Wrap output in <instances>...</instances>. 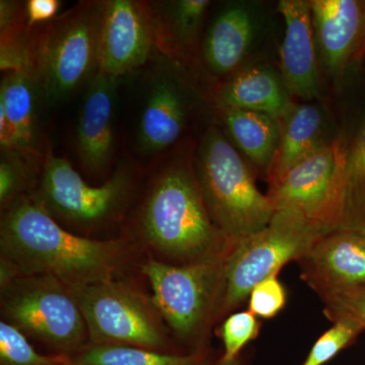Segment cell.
Instances as JSON below:
<instances>
[{"mask_svg": "<svg viewBox=\"0 0 365 365\" xmlns=\"http://www.w3.org/2000/svg\"><path fill=\"white\" fill-rule=\"evenodd\" d=\"M128 240H96L69 232L31 193L2 212L0 258L19 275H50L68 287L118 278L133 257Z\"/></svg>", "mask_w": 365, "mask_h": 365, "instance_id": "1", "label": "cell"}, {"mask_svg": "<svg viewBox=\"0 0 365 365\" xmlns=\"http://www.w3.org/2000/svg\"><path fill=\"white\" fill-rule=\"evenodd\" d=\"M136 230L150 256L167 263L201 260L232 246L208 215L194 169L181 160L163 168L151 182Z\"/></svg>", "mask_w": 365, "mask_h": 365, "instance_id": "2", "label": "cell"}, {"mask_svg": "<svg viewBox=\"0 0 365 365\" xmlns=\"http://www.w3.org/2000/svg\"><path fill=\"white\" fill-rule=\"evenodd\" d=\"M195 177L213 225L230 241L259 232L275 208L257 187L251 168L217 128L204 134L195 162Z\"/></svg>", "mask_w": 365, "mask_h": 365, "instance_id": "3", "label": "cell"}, {"mask_svg": "<svg viewBox=\"0 0 365 365\" xmlns=\"http://www.w3.org/2000/svg\"><path fill=\"white\" fill-rule=\"evenodd\" d=\"M103 1H81L33 38L32 73L50 104L68 98L98 71Z\"/></svg>", "mask_w": 365, "mask_h": 365, "instance_id": "4", "label": "cell"}, {"mask_svg": "<svg viewBox=\"0 0 365 365\" xmlns=\"http://www.w3.org/2000/svg\"><path fill=\"white\" fill-rule=\"evenodd\" d=\"M2 321L55 355L72 357L90 344L83 313L71 287L50 275H20L0 288Z\"/></svg>", "mask_w": 365, "mask_h": 365, "instance_id": "5", "label": "cell"}, {"mask_svg": "<svg viewBox=\"0 0 365 365\" xmlns=\"http://www.w3.org/2000/svg\"><path fill=\"white\" fill-rule=\"evenodd\" d=\"M228 252L182 264L148 256L141 264V273L153 290V304L182 342L198 341L208 322L217 314Z\"/></svg>", "mask_w": 365, "mask_h": 365, "instance_id": "6", "label": "cell"}, {"mask_svg": "<svg viewBox=\"0 0 365 365\" xmlns=\"http://www.w3.org/2000/svg\"><path fill=\"white\" fill-rule=\"evenodd\" d=\"M71 287L91 345L178 352L150 297L118 278Z\"/></svg>", "mask_w": 365, "mask_h": 365, "instance_id": "7", "label": "cell"}, {"mask_svg": "<svg viewBox=\"0 0 365 365\" xmlns=\"http://www.w3.org/2000/svg\"><path fill=\"white\" fill-rule=\"evenodd\" d=\"M321 235L302 216L276 210L259 232L232 242L225 259V283L217 314L239 306L262 281L299 261Z\"/></svg>", "mask_w": 365, "mask_h": 365, "instance_id": "8", "label": "cell"}, {"mask_svg": "<svg viewBox=\"0 0 365 365\" xmlns=\"http://www.w3.org/2000/svg\"><path fill=\"white\" fill-rule=\"evenodd\" d=\"M135 177L120 168L102 186H91L64 158L46 157L39 189L34 192L58 222L79 228L100 227L118 220L130 201Z\"/></svg>", "mask_w": 365, "mask_h": 365, "instance_id": "9", "label": "cell"}, {"mask_svg": "<svg viewBox=\"0 0 365 365\" xmlns=\"http://www.w3.org/2000/svg\"><path fill=\"white\" fill-rule=\"evenodd\" d=\"M347 141L336 137L289 170L267 195L276 210L297 213L321 237L339 230Z\"/></svg>", "mask_w": 365, "mask_h": 365, "instance_id": "10", "label": "cell"}, {"mask_svg": "<svg viewBox=\"0 0 365 365\" xmlns=\"http://www.w3.org/2000/svg\"><path fill=\"white\" fill-rule=\"evenodd\" d=\"M145 4L103 1L98 39V71L120 78L145 63L155 45Z\"/></svg>", "mask_w": 365, "mask_h": 365, "instance_id": "11", "label": "cell"}, {"mask_svg": "<svg viewBox=\"0 0 365 365\" xmlns=\"http://www.w3.org/2000/svg\"><path fill=\"white\" fill-rule=\"evenodd\" d=\"M299 262L302 278L319 295L365 285V234L339 230L323 235Z\"/></svg>", "mask_w": 365, "mask_h": 365, "instance_id": "12", "label": "cell"}, {"mask_svg": "<svg viewBox=\"0 0 365 365\" xmlns=\"http://www.w3.org/2000/svg\"><path fill=\"white\" fill-rule=\"evenodd\" d=\"M309 2L318 56L327 71L338 76L365 48V1Z\"/></svg>", "mask_w": 365, "mask_h": 365, "instance_id": "13", "label": "cell"}, {"mask_svg": "<svg viewBox=\"0 0 365 365\" xmlns=\"http://www.w3.org/2000/svg\"><path fill=\"white\" fill-rule=\"evenodd\" d=\"M278 9L285 24L280 50L281 78L292 95L314 100L319 95V78L309 2L281 0Z\"/></svg>", "mask_w": 365, "mask_h": 365, "instance_id": "14", "label": "cell"}, {"mask_svg": "<svg viewBox=\"0 0 365 365\" xmlns=\"http://www.w3.org/2000/svg\"><path fill=\"white\" fill-rule=\"evenodd\" d=\"M118 78L98 71L88 83L79 112L76 146L85 170L100 175L114 153V110Z\"/></svg>", "mask_w": 365, "mask_h": 365, "instance_id": "15", "label": "cell"}, {"mask_svg": "<svg viewBox=\"0 0 365 365\" xmlns=\"http://www.w3.org/2000/svg\"><path fill=\"white\" fill-rule=\"evenodd\" d=\"M153 78L137 129L139 148L148 155H157L177 143L189 113L188 95L176 74L162 68Z\"/></svg>", "mask_w": 365, "mask_h": 365, "instance_id": "16", "label": "cell"}, {"mask_svg": "<svg viewBox=\"0 0 365 365\" xmlns=\"http://www.w3.org/2000/svg\"><path fill=\"white\" fill-rule=\"evenodd\" d=\"M35 76L28 71H11L0 86L1 151L18 150L39 155L38 97Z\"/></svg>", "mask_w": 365, "mask_h": 365, "instance_id": "17", "label": "cell"}, {"mask_svg": "<svg viewBox=\"0 0 365 365\" xmlns=\"http://www.w3.org/2000/svg\"><path fill=\"white\" fill-rule=\"evenodd\" d=\"M282 121L279 144L267 173L269 189L295 165L331 143L327 138L326 117L319 106H294Z\"/></svg>", "mask_w": 365, "mask_h": 365, "instance_id": "18", "label": "cell"}, {"mask_svg": "<svg viewBox=\"0 0 365 365\" xmlns=\"http://www.w3.org/2000/svg\"><path fill=\"white\" fill-rule=\"evenodd\" d=\"M289 91L275 72L265 67L237 71L218 93V105L225 110H247L284 119L294 106Z\"/></svg>", "mask_w": 365, "mask_h": 365, "instance_id": "19", "label": "cell"}, {"mask_svg": "<svg viewBox=\"0 0 365 365\" xmlns=\"http://www.w3.org/2000/svg\"><path fill=\"white\" fill-rule=\"evenodd\" d=\"M253 20L245 7L223 9L209 28L204 42V59L220 76L232 73L248 52L253 39Z\"/></svg>", "mask_w": 365, "mask_h": 365, "instance_id": "20", "label": "cell"}, {"mask_svg": "<svg viewBox=\"0 0 365 365\" xmlns=\"http://www.w3.org/2000/svg\"><path fill=\"white\" fill-rule=\"evenodd\" d=\"M209 6L210 1L207 0H178L145 4L155 44L169 55L192 46Z\"/></svg>", "mask_w": 365, "mask_h": 365, "instance_id": "21", "label": "cell"}, {"mask_svg": "<svg viewBox=\"0 0 365 365\" xmlns=\"http://www.w3.org/2000/svg\"><path fill=\"white\" fill-rule=\"evenodd\" d=\"M225 126L234 145L267 175L281 135V121L263 113L225 110Z\"/></svg>", "mask_w": 365, "mask_h": 365, "instance_id": "22", "label": "cell"}, {"mask_svg": "<svg viewBox=\"0 0 365 365\" xmlns=\"http://www.w3.org/2000/svg\"><path fill=\"white\" fill-rule=\"evenodd\" d=\"M71 360L74 365H211L207 351L170 353L121 345L88 344Z\"/></svg>", "mask_w": 365, "mask_h": 365, "instance_id": "23", "label": "cell"}, {"mask_svg": "<svg viewBox=\"0 0 365 365\" xmlns=\"http://www.w3.org/2000/svg\"><path fill=\"white\" fill-rule=\"evenodd\" d=\"M339 230L365 234V120L347 143Z\"/></svg>", "mask_w": 365, "mask_h": 365, "instance_id": "24", "label": "cell"}, {"mask_svg": "<svg viewBox=\"0 0 365 365\" xmlns=\"http://www.w3.org/2000/svg\"><path fill=\"white\" fill-rule=\"evenodd\" d=\"M38 167V155L18 150L1 151L0 205L9 208L21 196L31 193Z\"/></svg>", "mask_w": 365, "mask_h": 365, "instance_id": "25", "label": "cell"}, {"mask_svg": "<svg viewBox=\"0 0 365 365\" xmlns=\"http://www.w3.org/2000/svg\"><path fill=\"white\" fill-rule=\"evenodd\" d=\"M64 357L68 356L41 354L16 327L6 321L0 323V365H48Z\"/></svg>", "mask_w": 365, "mask_h": 365, "instance_id": "26", "label": "cell"}, {"mask_svg": "<svg viewBox=\"0 0 365 365\" xmlns=\"http://www.w3.org/2000/svg\"><path fill=\"white\" fill-rule=\"evenodd\" d=\"M364 331L350 319H339L314 343L304 365H324Z\"/></svg>", "mask_w": 365, "mask_h": 365, "instance_id": "27", "label": "cell"}, {"mask_svg": "<svg viewBox=\"0 0 365 365\" xmlns=\"http://www.w3.org/2000/svg\"><path fill=\"white\" fill-rule=\"evenodd\" d=\"M321 297L327 318L334 323L350 319L365 330V285L327 292Z\"/></svg>", "mask_w": 365, "mask_h": 365, "instance_id": "28", "label": "cell"}, {"mask_svg": "<svg viewBox=\"0 0 365 365\" xmlns=\"http://www.w3.org/2000/svg\"><path fill=\"white\" fill-rule=\"evenodd\" d=\"M260 331V323L250 311L230 314L220 328L225 352L222 359L232 360L240 356V352L250 341L256 339Z\"/></svg>", "mask_w": 365, "mask_h": 365, "instance_id": "29", "label": "cell"}, {"mask_svg": "<svg viewBox=\"0 0 365 365\" xmlns=\"http://www.w3.org/2000/svg\"><path fill=\"white\" fill-rule=\"evenodd\" d=\"M287 304V292L277 275L270 276L258 283L250 294L252 314L263 319H271L279 314Z\"/></svg>", "mask_w": 365, "mask_h": 365, "instance_id": "30", "label": "cell"}, {"mask_svg": "<svg viewBox=\"0 0 365 365\" xmlns=\"http://www.w3.org/2000/svg\"><path fill=\"white\" fill-rule=\"evenodd\" d=\"M60 6L59 0H29L26 4V26L32 28L53 20L58 14Z\"/></svg>", "mask_w": 365, "mask_h": 365, "instance_id": "31", "label": "cell"}, {"mask_svg": "<svg viewBox=\"0 0 365 365\" xmlns=\"http://www.w3.org/2000/svg\"><path fill=\"white\" fill-rule=\"evenodd\" d=\"M215 365H242V361L241 359H240V356L232 360H225L220 357V359H218V361L216 362Z\"/></svg>", "mask_w": 365, "mask_h": 365, "instance_id": "32", "label": "cell"}, {"mask_svg": "<svg viewBox=\"0 0 365 365\" xmlns=\"http://www.w3.org/2000/svg\"><path fill=\"white\" fill-rule=\"evenodd\" d=\"M48 365H74V364L72 362L71 357H64V359L59 360V361Z\"/></svg>", "mask_w": 365, "mask_h": 365, "instance_id": "33", "label": "cell"}]
</instances>
